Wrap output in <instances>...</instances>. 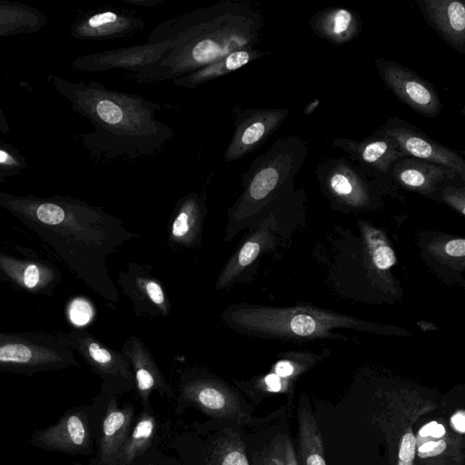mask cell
Listing matches in <instances>:
<instances>
[{
  "mask_svg": "<svg viewBox=\"0 0 465 465\" xmlns=\"http://www.w3.org/2000/svg\"><path fill=\"white\" fill-rule=\"evenodd\" d=\"M320 105V100L319 99H314L313 101H312L308 105H306L303 109V113L306 114V115H310L312 114V113L315 112V110L317 109V107Z\"/></svg>",
  "mask_w": 465,
  "mask_h": 465,
  "instance_id": "43",
  "label": "cell"
},
{
  "mask_svg": "<svg viewBox=\"0 0 465 465\" xmlns=\"http://www.w3.org/2000/svg\"><path fill=\"white\" fill-rule=\"evenodd\" d=\"M446 252L453 257H463L465 255V240L456 239L447 242Z\"/></svg>",
  "mask_w": 465,
  "mask_h": 465,
  "instance_id": "35",
  "label": "cell"
},
{
  "mask_svg": "<svg viewBox=\"0 0 465 465\" xmlns=\"http://www.w3.org/2000/svg\"><path fill=\"white\" fill-rule=\"evenodd\" d=\"M264 20L251 4L224 0L173 16L156 25L147 43L170 42L153 64L130 74L138 84L174 80L231 52L253 47Z\"/></svg>",
  "mask_w": 465,
  "mask_h": 465,
  "instance_id": "1",
  "label": "cell"
},
{
  "mask_svg": "<svg viewBox=\"0 0 465 465\" xmlns=\"http://www.w3.org/2000/svg\"><path fill=\"white\" fill-rule=\"evenodd\" d=\"M124 4L145 8H154L162 5L164 0H121Z\"/></svg>",
  "mask_w": 465,
  "mask_h": 465,
  "instance_id": "36",
  "label": "cell"
},
{
  "mask_svg": "<svg viewBox=\"0 0 465 465\" xmlns=\"http://www.w3.org/2000/svg\"><path fill=\"white\" fill-rule=\"evenodd\" d=\"M267 390L272 392H277L282 388L281 377L275 373L269 374L264 379Z\"/></svg>",
  "mask_w": 465,
  "mask_h": 465,
  "instance_id": "38",
  "label": "cell"
},
{
  "mask_svg": "<svg viewBox=\"0 0 465 465\" xmlns=\"http://www.w3.org/2000/svg\"><path fill=\"white\" fill-rule=\"evenodd\" d=\"M258 465H299L293 445L285 434H278L257 458Z\"/></svg>",
  "mask_w": 465,
  "mask_h": 465,
  "instance_id": "27",
  "label": "cell"
},
{
  "mask_svg": "<svg viewBox=\"0 0 465 465\" xmlns=\"http://www.w3.org/2000/svg\"><path fill=\"white\" fill-rule=\"evenodd\" d=\"M205 199V192H192L177 203L172 224L174 239L187 242L192 238L206 213Z\"/></svg>",
  "mask_w": 465,
  "mask_h": 465,
  "instance_id": "24",
  "label": "cell"
},
{
  "mask_svg": "<svg viewBox=\"0 0 465 465\" xmlns=\"http://www.w3.org/2000/svg\"><path fill=\"white\" fill-rule=\"evenodd\" d=\"M29 441L34 447L46 451L83 454L91 444L87 415L79 410H70L54 424L35 430Z\"/></svg>",
  "mask_w": 465,
  "mask_h": 465,
  "instance_id": "12",
  "label": "cell"
},
{
  "mask_svg": "<svg viewBox=\"0 0 465 465\" xmlns=\"http://www.w3.org/2000/svg\"><path fill=\"white\" fill-rule=\"evenodd\" d=\"M331 142L333 146L346 153L369 178L382 186L392 183L393 165L404 157L396 143L380 128L360 141L341 137Z\"/></svg>",
  "mask_w": 465,
  "mask_h": 465,
  "instance_id": "9",
  "label": "cell"
},
{
  "mask_svg": "<svg viewBox=\"0 0 465 465\" xmlns=\"http://www.w3.org/2000/svg\"><path fill=\"white\" fill-rule=\"evenodd\" d=\"M399 443L397 465H414L417 440L411 427L403 432Z\"/></svg>",
  "mask_w": 465,
  "mask_h": 465,
  "instance_id": "30",
  "label": "cell"
},
{
  "mask_svg": "<svg viewBox=\"0 0 465 465\" xmlns=\"http://www.w3.org/2000/svg\"><path fill=\"white\" fill-rule=\"evenodd\" d=\"M312 31L318 37L341 45L356 38L361 30L360 15L342 6H330L316 12L310 19Z\"/></svg>",
  "mask_w": 465,
  "mask_h": 465,
  "instance_id": "18",
  "label": "cell"
},
{
  "mask_svg": "<svg viewBox=\"0 0 465 465\" xmlns=\"http://www.w3.org/2000/svg\"><path fill=\"white\" fill-rule=\"evenodd\" d=\"M47 82L71 104L72 110L94 126L83 135L93 155L105 160H135L163 151L173 137V130L156 117L165 106L145 97L109 89L103 84L73 82L49 74Z\"/></svg>",
  "mask_w": 465,
  "mask_h": 465,
  "instance_id": "3",
  "label": "cell"
},
{
  "mask_svg": "<svg viewBox=\"0 0 465 465\" xmlns=\"http://www.w3.org/2000/svg\"><path fill=\"white\" fill-rule=\"evenodd\" d=\"M69 315L74 324L84 325L93 316V308L87 301L77 299L71 303Z\"/></svg>",
  "mask_w": 465,
  "mask_h": 465,
  "instance_id": "31",
  "label": "cell"
},
{
  "mask_svg": "<svg viewBox=\"0 0 465 465\" xmlns=\"http://www.w3.org/2000/svg\"><path fill=\"white\" fill-rule=\"evenodd\" d=\"M10 131L9 122L4 113V111L0 108V132L5 134Z\"/></svg>",
  "mask_w": 465,
  "mask_h": 465,
  "instance_id": "42",
  "label": "cell"
},
{
  "mask_svg": "<svg viewBox=\"0 0 465 465\" xmlns=\"http://www.w3.org/2000/svg\"><path fill=\"white\" fill-rule=\"evenodd\" d=\"M437 444V441H427L423 443L422 445L418 447V453H424L430 451L431 449H433Z\"/></svg>",
  "mask_w": 465,
  "mask_h": 465,
  "instance_id": "45",
  "label": "cell"
},
{
  "mask_svg": "<svg viewBox=\"0 0 465 465\" xmlns=\"http://www.w3.org/2000/svg\"><path fill=\"white\" fill-rule=\"evenodd\" d=\"M446 449V441L444 440H440L437 441L436 446L431 449L428 452L424 453H418L420 458L426 459V458H431L435 457L440 453H442Z\"/></svg>",
  "mask_w": 465,
  "mask_h": 465,
  "instance_id": "39",
  "label": "cell"
},
{
  "mask_svg": "<svg viewBox=\"0 0 465 465\" xmlns=\"http://www.w3.org/2000/svg\"><path fill=\"white\" fill-rule=\"evenodd\" d=\"M170 42L159 44L144 43L124 46L75 57L71 65L82 72H105L112 69H124L135 73L156 62L169 48Z\"/></svg>",
  "mask_w": 465,
  "mask_h": 465,
  "instance_id": "10",
  "label": "cell"
},
{
  "mask_svg": "<svg viewBox=\"0 0 465 465\" xmlns=\"http://www.w3.org/2000/svg\"><path fill=\"white\" fill-rule=\"evenodd\" d=\"M380 129L396 143L404 156L438 164L465 177L462 156L457 151L434 141L412 124L399 116H391Z\"/></svg>",
  "mask_w": 465,
  "mask_h": 465,
  "instance_id": "8",
  "label": "cell"
},
{
  "mask_svg": "<svg viewBox=\"0 0 465 465\" xmlns=\"http://www.w3.org/2000/svg\"><path fill=\"white\" fill-rule=\"evenodd\" d=\"M308 153L305 140L298 135L277 139L242 173V193L231 209L239 217L277 193L302 168Z\"/></svg>",
  "mask_w": 465,
  "mask_h": 465,
  "instance_id": "4",
  "label": "cell"
},
{
  "mask_svg": "<svg viewBox=\"0 0 465 465\" xmlns=\"http://www.w3.org/2000/svg\"><path fill=\"white\" fill-rule=\"evenodd\" d=\"M0 277L24 292L51 296L62 273L46 260L16 257L0 251Z\"/></svg>",
  "mask_w": 465,
  "mask_h": 465,
  "instance_id": "11",
  "label": "cell"
},
{
  "mask_svg": "<svg viewBox=\"0 0 465 465\" xmlns=\"http://www.w3.org/2000/svg\"><path fill=\"white\" fill-rule=\"evenodd\" d=\"M291 329L300 336H308L315 331L316 322L309 315L298 314L291 321Z\"/></svg>",
  "mask_w": 465,
  "mask_h": 465,
  "instance_id": "32",
  "label": "cell"
},
{
  "mask_svg": "<svg viewBox=\"0 0 465 465\" xmlns=\"http://www.w3.org/2000/svg\"><path fill=\"white\" fill-rule=\"evenodd\" d=\"M266 54V52L255 49L254 47L234 50L202 68L175 78L173 82L177 87L195 89L207 82L237 71Z\"/></svg>",
  "mask_w": 465,
  "mask_h": 465,
  "instance_id": "20",
  "label": "cell"
},
{
  "mask_svg": "<svg viewBox=\"0 0 465 465\" xmlns=\"http://www.w3.org/2000/svg\"><path fill=\"white\" fill-rule=\"evenodd\" d=\"M60 334L64 343L75 350L102 378L131 377L128 363L119 354L104 347L87 331L76 328Z\"/></svg>",
  "mask_w": 465,
  "mask_h": 465,
  "instance_id": "16",
  "label": "cell"
},
{
  "mask_svg": "<svg viewBox=\"0 0 465 465\" xmlns=\"http://www.w3.org/2000/svg\"><path fill=\"white\" fill-rule=\"evenodd\" d=\"M445 434V428L442 424H437L434 429L432 430L430 437H432V438H435V439H438V438H440L441 436H443Z\"/></svg>",
  "mask_w": 465,
  "mask_h": 465,
  "instance_id": "44",
  "label": "cell"
},
{
  "mask_svg": "<svg viewBox=\"0 0 465 465\" xmlns=\"http://www.w3.org/2000/svg\"><path fill=\"white\" fill-rule=\"evenodd\" d=\"M0 207L41 238L90 288L114 298L104 259L112 251L116 219L70 196L0 192Z\"/></svg>",
  "mask_w": 465,
  "mask_h": 465,
  "instance_id": "2",
  "label": "cell"
},
{
  "mask_svg": "<svg viewBox=\"0 0 465 465\" xmlns=\"http://www.w3.org/2000/svg\"><path fill=\"white\" fill-rule=\"evenodd\" d=\"M316 173L326 192L342 201H365L373 191V183L354 162L346 157L326 159L317 165Z\"/></svg>",
  "mask_w": 465,
  "mask_h": 465,
  "instance_id": "13",
  "label": "cell"
},
{
  "mask_svg": "<svg viewBox=\"0 0 465 465\" xmlns=\"http://www.w3.org/2000/svg\"><path fill=\"white\" fill-rule=\"evenodd\" d=\"M76 365L60 333L0 332V371L33 375Z\"/></svg>",
  "mask_w": 465,
  "mask_h": 465,
  "instance_id": "5",
  "label": "cell"
},
{
  "mask_svg": "<svg viewBox=\"0 0 465 465\" xmlns=\"http://www.w3.org/2000/svg\"><path fill=\"white\" fill-rule=\"evenodd\" d=\"M27 168L25 158L11 145L0 142V183Z\"/></svg>",
  "mask_w": 465,
  "mask_h": 465,
  "instance_id": "29",
  "label": "cell"
},
{
  "mask_svg": "<svg viewBox=\"0 0 465 465\" xmlns=\"http://www.w3.org/2000/svg\"><path fill=\"white\" fill-rule=\"evenodd\" d=\"M233 131L223 153L232 163L250 154L282 125L289 115L286 108H234Z\"/></svg>",
  "mask_w": 465,
  "mask_h": 465,
  "instance_id": "6",
  "label": "cell"
},
{
  "mask_svg": "<svg viewBox=\"0 0 465 465\" xmlns=\"http://www.w3.org/2000/svg\"><path fill=\"white\" fill-rule=\"evenodd\" d=\"M132 418V409L118 408L114 400L109 402L102 423L99 465L115 464L119 451L130 433Z\"/></svg>",
  "mask_w": 465,
  "mask_h": 465,
  "instance_id": "21",
  "label": "cell"
},
{
  "mask_svg": "<svg viewBox=\"0 0 465 465\" xmlns=\"http://www.w3.org/2000/svg\"><path fill=\"white\" fill-rule=\"evenodd\" d=\"M293 371V367L289 361H279L275 366V374L279 377H287Z\"/></svg>",
  "mask_w": 465,
  "mask_h": 465,
  "instance_id": "40",
  "label": "cell"
},
{
  "mask_svg": "<svg viewBox=\"0 0 465 465\" xmlns=\"http://www.w3.org/2000/svg\"><path fill=\"white\" fill-rule=\"evenodd\" d=\"M46 24V15L36 7L0 0V37L36 33Z\"/></svg>",
  "mask_w": 465,
  "mask_h": 465,
  "instance_id": "22",
  "label": "cell"
},
{
  "mask_svg": "<svg viewBox=\"0 0 465 465\" xmlns=\"http://www.w3.org/2000/svg\"><path fill=\"white\" fill-rule=\"evenodd\" d=\"M130 359L135 372V380L139 393L143 401H147L153 390L163 389L164 382L150 358V355L139 344H134L125 351Z\"/></svg>",
  "mask_w": 465,
  "mask_h": 465,
  "instance_id": "25",
  "label": "cell"
},
{
  "mask_svg": "<svg viewBox=\"0 0 465 465\" xmlns=\"http://www.w3.org/2000/svg\"><path fill=\"white\" fill-rule=\"evenodd\" d=\"M427 22L454 51L465 53V5L458 0H418Z\"/></svg>",
  "mask_w": 465,
  "mask_h": 465,
  "instance_id": "15",
  "label": "cell"
},
{
  "mask_svg": "<svg viewBox=\"0 0 465 465\" xmlns=\"http://www.w3.org/2000/svg\"><path fill=\"white\" fill-rule=\"evenodd\" d=\"M145 25V21L134 13L103 10L76 20L70 27V35L77 40L126 38L143 30Z\"/></svg>",
  "mask_w": 465,
  "mask_h": 465,
  "instance_id": "14",
  "label": "cell"
},
{
  "mask_svg": "<svg viewBox=\"0 0 465 465\" xmlns=\"http://www.w3.org/2000/svg\"><path fill=\"white\" fill-rule=\"evenodd\" d=\"M183 394L203 412L215 418H236L241 413L237 395L217 381H193L184 386Z\"/></svg>",
  "mask_w": 465,
  "mask_h": 465,
  "instance_id": "17",
  "label": "cell"
},
{
  "mask_svg": "<svg viewBox=\"0 0 465 465\" xmlns=\"http://www.w3.org/2000/svg\"><path fill=\"white\" fill-rule=\"evenodd\" d=\"M214 465H250L242 442L235 437L222 440L215 449Z\"/></svg>",
  "mask_w": 465,
  "mask_h": 465,
  "instance_id": "28",
  "label": "cell"
},
{
  "mask_svg": "<svg viewBox=\"0 0 465 465\" xmlns=\"http://www.w3.org/2000/svg\"><path fill=\"white\" fill-rule=\"evenodd\" d=\"M374 64L382 82L402 104L426 117L439 115L442 104L428 80L394 61L376 58Z\"/></svg>",
  "mask_w": 465,
  "mask_h": 465,
  "instance_id": "7",
  "label": "cell"
},
{
  "mask_svg": "<svg viewBox=\"0 0 465 465\" xmlns=\"http://www.w3.org/2000/svg\"><path fill=\"white\" fill-rule=\"evenodd\" d=\"M298 440L299 465H327L320 429L306 403L299 408Z\"/></svg>",
  "mask_w": 465,
  "mask_h": 465,
  "instance_id": "23",
  "label": "cell"
},
{
  "mask_svg": "<svg viewBox=\"0 0 465 465\" xmlns=\"http://www.w3.org/2000/svg\"><path fill=\"white\" fill-rule=\"evenodd\" d=\"M155 431V420L148 413L143 414L122 446L114 465H129L151 445Z\"/></svg>",
  "mask_w": 465,
  "mask_h": 465,
  "instance_id": "26",
  "label": "cell"
},
{
  "mask_svg": "<svg viewBox=\"0 0 465 465\" xmlns=\"http://www.w3.org/2000/svg\"><path fill=\"white\" fill-rule=\"evenodd\" d=\"M372 258L375 265L381 270L390 268L396 261L392 249L386 245L377 248L373 252Z\"/></svg>",
  "mask_w": 465,
  "mask_h": 465,
  "instance_id": "33",
  "label": "cell"
},
{
  "mask_svg": "<svg viewBox=\"0 0 465 465\" xmlns=\"http://www.w3.org/2000/svg\"><path fill=\"white\" fill-rule=\"evenodd\" d=\"M145 292H146V294L148 295V297L150 298V300L153 303L159 304V305H162L164 303V302H165L164 293H163L161 286L157 282H155L153 281H148L145 283Z\"/></svg>",
  "mask_w": 465,
  "mask_h": 465,
  "instance_id": "34",
  "label": "cell"
},
{
  "mask_svg": "<svg viewBox=\"0 0 465 465\" xmlns=\"http://www.w3.org/2000/svg\"><path fill=\"white\" fill-rule=\"evenodd\" d=\"M437 421H430L424 425L419 431L420 437H429L434 429V427L437 425Z\"/></svg>",
  "mask_w": 465,
  "mask_h": 465,
  "instance_id": "41",
  "label": "cell"
},
{
  "mask_svg": "<svg viewBox=\"0 0 465 465\" xmlns=\"http://www.w3.org/2000/svg\"><path fill=\"white\" fill-rule=\"evenodd\" d=\"M450 423L452 427L458 432L463 434L465 430V414L463 411H458L452 415L450 419Z\"/></svg>",
  "mask_w": 465,
  "mask_h": 465,
  "instance_id": "37",
  "label": "cell"
},
{
  "mask_svg": "<svg viewBox=\"0 0 465 465\" xmlns=\"http://www.w3.org/2000/svg\"><path fill=\"white\" fill-rule=\"evenodd\" d=\"M458 175L453 171L426 161L404 156L393 165L392 182L421 192L432 190L440 182Z\"/></svg>",
  "mask_w": 465,
  "mask_h": 465,
  "instance_id": "19",
  "label": "cell"
}]
</instances>
